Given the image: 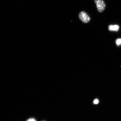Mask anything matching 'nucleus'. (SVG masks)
<instances>
[{
	"instance_id": "7",
	"label": "nucleus",
	"mask_w": 121,
	"mask_h": 121,
	"mask_svg": "<svg viewBox=\"0 0 121 121\" xmlns=\"http://www.w3.org/2000/svg\"></svg>"
},
{
	"instance_id": "4",
	"label": "nucleus",
	"mask_w": 121,
	"mask_h": 121,
	"mask_svg": "<svg viewBox=\"0 0 121 121\" xmlns=\"http://www.w3.org/2000/svg\"><path fill=\"white\" fill-rule=\"evenodd\" d=\"M116 44L118 46L121 44V39H118L116 40Z\"/></svg>"
},
{
	"instance_id": "2",
	"label": "nucleus",
	"mask_w": 121,
	"mask_h": 121,
	"mask_svg": "<svg viewBox=\"0 0 121 121\" xmlns=\"http://www.w3.org/2000/svg\"><path fill=\"white\" fill-rule=\"evenodd\" d=\"M78 17L81 21L84 23H87L90 20V17L84 11L80 12L78 15Z\"/></svg>"
},
{
	"instance_id": "1",
	"label": "nucleus",
	"mask_w": 121,
	"mask_h": 121,
	"mask_svg": "<svg viewBox=\"0 0 121 121\" xmlns=\"http://www.w3.org/2000/svg\"><path fill=\"white\" fill-rule=\"evenodd\" d=\"M98 12L99 13L104 11L105 9L106 4L103 0H94Z\"/></svg>"
},
{
	"instance_id": "3",
	"label": "nucleus",
	"mask_w": 121,
	"mask_h": 121,
	"mask_svg": "<svg viewBox=\"0 0 121 121\" xmlns=\"http://www.w3.org/2000/svg\"><path fill=\"white\" fill-rule=\"evenodd\" d=\"M108 30L110 31H117L119 29V26L117 25H110L108 27Z\"/></svg>"
},
{
	"instance_id": "6",
	"label": "nucleus",
	"mask_w": 121,
	"mask_h": 121,
	"mask_svg": "<svg viewBox=\"0 0 121 121\" xmlns=\"http://www.w3.org/2000/svg\"><path fill=\"white\" fill-rule=\"evenodd\" d=\"M26 121H36L35 119L33 118L28 119Z\"/></svg>"
},
{
	"instance_id": "5",
	"label": "nucleus",
	"mask_w": 121,
	"mask_h": 121,
	"mask_svg": "<svg viewBox=\"0 0 121 121\" xmlns=\"http://www.w3.org/2000/svg\"><path fill=\"white\" fill-rule=\"evenodd\" d=\"M99 101L97 99H95L93 101V104H97L99 103Z\"/></svg>"
}]
</instances>
